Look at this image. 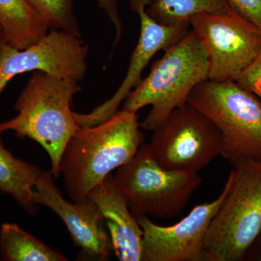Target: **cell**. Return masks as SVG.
<instances>
[{"label":"cell","mask_w":261,"mask_h":261,"mask_svg":"<svg viewBox=\"0 0 261 261\" xmlns=\"http://www.w3.org/2000/svg\"><path fill=\"white\" fill-rule=\"evenodd\" d=\"M228 182L212 202L196 205L179 222L160 226L149 217L137 218L143 230L142 261L204 260V247L211 222L228 191Z\"/></svg>","instance_id":"cell-10"},{"label":"cell","mask_w":261,"mask_h":261,"mask_svg":"<svg viewBox=\"0 0 261 261\" xmlns=\"http://www.w3.org/2000/svg\"><path fill=\"white\" fill-rule=\"evenodd\" d=\"M228 191L206 234L204 260L251 258L261 243V161L233 163Z\"/></svg>","instance_id":"cell-4"},{"label":"cell","mask_w":261,"mask_h":261,"mask_svg":"<svg viewBox=\"0 0 261 261\" xmlns=\"http://www.w3.org/2000/svg\"><path fill=\"white\" fill-rule=\"evenodd\" d=\"M46 19L50 29L66 31L81 35L73 0H31Z\"/></svg>","instance_id":"cell-18"},{"label":"cell","mask_w":261,"mask_h":261,"mask_svg":"<svg viewBox=\"0 0 261 261\" xmlns=\"http://www.w3.org/2000/svg\"><path fill=\"white\" fill-rule=\"evenodd\" d=\"M228 4L261 29V0H226Z\"/></svg>","instance_id":"cell-20"},{"label":"cell","mask_w":261,"mask_h":261,"mask_svg":"<svg viewBox=\"0 0 261 261\" xmlns=\"http://www.w3.org/2000/svg\"><path fill=\"white\" fill-rule=\"evenodd\" d=\"M0 27L5 42L23 49L49 30L47 19L31 0H0Z\"/></svg>","instance_id":"cell-14"},{"label":"cell","mask_w":261,"mask_h":261,"mask_svg":"<svg viewBox=\"0 0 261 261\" xmlns=\"http://www.w3.org/2000/svg\"><path fill=\"white\" fill-rule=\"evenodd\" d=\"M102 215L113 251L120 261H142L143 230L109 174L89 193Z\"/></svg>","instance_id":"cell-13"},{"label":"cell","mask_w":261,"mask_h":261,"mask_svg":"<svg viewBox=\"0 0 261 261\" xmlns=\"http://www.w3.org/2000/svg\"><path fill=\"white\" fill-rule=\"evenodd\" d=\"M54 178L51 171H43L33 192L34 202L50 209L63 221L84 256L92 260H109L112 244L97 205L90 199L82 203L68 202Z\"/></svg>","instance_id":"cell-12"},{"label":"cell","mask_w":261,"mask_h":261,"mask_svg":"<svg viewBox=\"0 0 261 261\" xmlns=\"http://www.w3.org/2000/svg\"><path fill=\"white\" fill-rule=\"evenodd\" d=\"M0 256L5 261H66L51 248L18 224L3 223L0 227Z\"/></svg>","instance_id":"cell-16"},{"label":"cell","mask_w":261,"mask_h":261,"mask_svg":"<svg viewBox=\"0 0 261 261\" xmlns=\"http://www.w3.org/2000/svg\"><path fill=\"white\" fill-rule=\"evenodd\" d=\"M209 61L195 32L189 30L178 42L165 49L162 58L127 96L123 110L137 113L151 106L141 128L153 132L173 111L187 104L198 84L209 80Z\"/></svg>","instance_id":"cell-3"},{"label":"cell","mask_w":261,"mask_h":261,"mask_svg":"<svg viewBox=\"0 0 261 261\" xmlns=\"http://www.w3.org/2000/svg\"><path fill=\"white\" fill-rule=\"evenodd\" d=\"M236 82L244 89L256 95L261 100V53L244 70Z\"/></svg>","instance_id":"cell-19"},{"label":"cell","mask_w":261,"mask_h":261,"mask_svg":"<svg viewBox=\"0 0 261 261\" xmlns=\"http://www.w3.org/2000/svg\"><path fill=\"white\" fill-rule=\"evenodd\" d=\"M187 104L207 117L222 136L221 156L232 165L261 161V100L236 82L207 80L192 90Z\"/></svg>","instance_id":"cell-5"},{"label":"cell","mask_w":261,"mask_h":261,"mask_svg":"<svg viewBox=\"0 0 261 261\" xmlns=\"http://www.w3.org/2000/svg\"><path fill=\"white\" fill-rule=\"evenodd\" d=\"M5 42V39L4 37V34H3V29L0 27V47H1L2 44Z\"/></svg>","instance_id":"cell-22"},{"label":"cell","mask_w":261,"mask_h":261,"mask_svg":"<svg viewBox=\"0 0 261 261\" xmlns=\"http://www.w3.org/2000/svg\"><path fill=\"white\" fill-rule=\"evenodd\" d=\"M226 0H152L146 11L161 25L190 24L198 13L224 14L229 9Z\"/></svg>","instance_id":"cell-17"},{"label":"cell","mask_w":261,"mask_h":261,"mask_svg":"<svg viewBox=\"0 0 261 261\" xmlns=\"http://www.w3.org/2000/svg\"><path fill=\"white\" fill-rule=\"evenodd\" d=\"M97 2L99 6L104 10L108 18L114 24L116 31V39L114 42L116 45L121 39L123 33V23L120 18L116 0H97Z\"/></svg>","instance_id":"cell-21"},{"label":"cell","mask_w":261,"mask_h":261,"mask_svg":"<svg viewBox=\"0 0 261 261\" xmlns=\"http://www.w3.org/2000/svg\"><path fill=\"white\" fill-rule=\"evenodd\" d=\"M118 190L135 218L170 219L181 214L202 184L198 173L165 169L143 144L113 176Z\"/></svg>","instance_id":"cell-6"},{"label":"cell","mask_w":261,"mask_h":261,"mask_svg":"<svg viewBox=\"0 0 261 261\" xmlns=\"http://www.w3.org/2000/svg\"><path fill=\"white\" fill-rule=\"evenodd\" d=\"M140 128L137 113L125 110L94 126L80 127L65 146L60 163L72 202L89 200L94 187L135 155L145 138Z\"/></svg>","instance_id":"cell-1"},{"label":"cell","mask_w":261,"mask_h":261,"mask_svg":"<svg viewBox=\"0 0 261 261\" xmlns=\"http://www.w3.org/2000/svg\"><path fill=\"white\" fill-rule=\"evenodd\" d=\"M89 48L79 34L50 29L37 42L18 49L0 47V96L17 75L42 71L56 78L80 81L87 73Z\"/></svg>","instance_id":"cell-9"},{"label":"cell","mask_w":261,"mask_h":261,"mask_svg":"<svg viewBox=\"0 0 261 261\" xmlns=\"http://www.w3.org/2000/svg\"><path fill=\"white\" fill-rule=\"evenodd\" d=\"M190 24L208 57L210 80L236 82L261 53V29L231 5L224 14H196Z\"/></svg>","instance_id":"cell-8"},{"label":"cell","mask_w":261,"mask_h":261,"mask_svg":"<svg viewBox=\"0 0 261 261\" xmlns=\"http://www.w3.org/2000/svg\"><path fill=\"white\" fill-rule=\"evenodd\" d=\"M152 132L149 146L165 169L198 173L222 152L219 130L188 104L173 111Z\"/></svg>","instance_id":"cell-7"},{"label":"cell","mask_w":261,"mask_h":261,"mask_svg":"<svg viewBox=\"0 0 261 261\" xmlns=\"http://www.w3.org/2000/svg\"><path fill=\"white\" fill-rule=\"evenodd\" d=\"M0 134V192L11 196L29 214L34 215L38 205L33 192L43 171L32 163L18 159L3 145Z\"/></svg>","instance_id":"cell-15"},{"label":"cell","mask_w":261,"mask_h":261,"mask_svg":"<svg viewBox=\"0 0 261 261\" xmlns=\"http://www.w3.org/2000/svg\"><path fill=\"white\" fill-rule=\"evenodd\" d=\"M81 87L78 81L56 78L35 71L15 103L18 114L0 123V134L14 132L18 138L35 141L47 152L55 178L68 141L80 128L71 103Z\"/></svg>","instance_id":"cell-2"},{"label":"cell","mask_w":261,"mask_h":261,"mask_svg":"<svg viewBox=\"0 0 261 261\" xmlns=\"http://www.w3.org/2000/svg\"><path fill=\"white\" fill-rule=\"evenodd\" d=\"M152 1L129 0L130 8L140 17V35L132 53L126 76L112 97L91 112L73 113L81 127L94 126L114 115L121 102L142 80V72L154 55L178 42L188 32L190 24L170 27L161 25L151 18L146 9Z\"/></svg>","instance_id":"cell-11"}]
</instances>
